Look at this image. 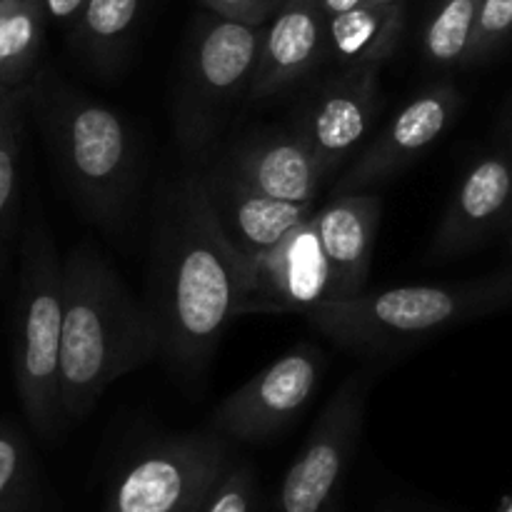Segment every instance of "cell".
Segmentation results:
<instances>
[{
	"instance_id": "6da1fadb",
	"label": "cell",
	"mask_w": 512,
	"mask_h": 512,
	"mask_svg": "<svg viewBox=\"0 0 512 512\" xmlns=\"http://www.w3.org/2000/svg\"><path fill=\"white\" fill-rule=\"evenodd\" d=\"M145 305L158 328L160 358L180 383L198 388L225 330L243 315L238 253L198 173L175 180L155 208Z\"/></svg>"
},
{
	"instance_id": "7a4b0ae2",
	"label": "cell",
	"mask_w": 512,
	"mask_h": 512,
	"mask_svg": "<svg viewBox=\"0 0 512 512\" xmlns=\"http://www.w3.org/2000/svg\"><path fill=\"white\" fill-rule=\"evenodd\" d=\"M63 293L60 405L65 420H83L115 380L160 355V338L148 305L93 245L63 258Z\"/></svg>"
},
{
	"instance_id": "3957f363",
	"label": "cell",
	"mask_w": 512,
	"mask_h": 512,
	"mask_svg": "<svg viewBox=\"0 0 512 512\" xmlns=\"http://www.w3.org/2000/svg\"><path fill=\"white\" fill-rule=\"evenodd\" d=\"M30 113L80 213L105 228H120L143 183L145 155L133 125L43 70L30 85Z\"/></svg>"
},
{
	"instance_id": "277c9868",
	"label": "cell",
	"mask_w": 512,
	"mask_h": 512,
	"mask_svg": "<svg viewBox=\"0 0 512 512\" xmlns=\"http://www.w3.org/2000/svg\"><path fill=\"white\" fill-rule=\"evenodd\" d=\"M508 305H512V270L468 283L403 285L325 300L305 315L340 348L378 353L485 318Z\"/></svg>"
},
{
	"instance_id": "5b68a950",
	"label": "cell",
	"mask_w": 512,
	"mask_h": 512,
	"mask_svg": "<svg viewBox=\"0 0 512 512\" xmlns=\"http://www.w3.org/2000/svg\"><path fill=\"white\" fill-rule=\"evenodd\" d=\"M63 258L38 213L20 235L13 323V380L30 428L53 438L65 423L60 405Z\"/></svg>"
},
{
	"instance_id": "8992f818",
	"label": "cell",
	"mask_w": 512,
	"mask_h": 512,
	"mask_svg": "<svg viewBox=\"0 0 512 512\" xmlns=\"http://www.w3.org/2000/svg\"><path fill=\"white\" fill-rule=\"evenodd\" d=\"M265 25L240 23L210 13L188 40L175 90V135L188 153H200L230 118L235 105L250 98Z\"/></svg>"
},
{
	"instance_id": "52a82bcc",
	"label": "cell",
	"mask_w": 512,
	"mask_h": 512,
	"mask_svg": "<svg viewBox=\"0 0 512 512\" xmlns=\"http://www.w3.org/2000/svg\"><path fill=\"white\" fill-rule=\"evenodd\" d=\"M230 468L233 450L215 430L153 440L120 470L105 512H200Z\"/></svg>"
},
{
	"instance_id": "ba28073f",
	"label": "cell",
	"mask_w": 512,
	"mask_h": 512,
	"mask_svg": "<svg viewBox=\"0 0 512 512\" xmlns=\"http://www.w3.org/2000/svg\"><path fill=\"white\" fill-rule=\"evenodd\" d=\"M373 373H353L315 420L308 440L285 473L275 498V512H335L365 423Z\"/></svg>"
},
{
	"instance_id": "9c48e42d",
	"label": "cell",
	"mask_w": 512,
	"mask_h": 512,
	"mask_svg": "<svg viewBox=\"0 0 512 512\" xmlns=\"http://www.w3.org/2000/svg\"><path fill=\"white\" fill-rule=\"evenodd\" d=\"M325 358L315 345L290 348L230 393L210 415V428L240 443H260L288 428L323 378Z\"/></svg>"
},
{
	"instance_id": "30bf717a",
	"label": "cell",
	"mask_w": 512,
	"mask_h": 512,
	"mask_svg": "<svg viewBox=\"0 0 512 512\" xmlns=\"http://www.w3.org/2000/svg\"><path fill=\"white\" fill-rule=\"evenodd\" d=\"M238 263L243 275V315L310 313L315 305L333 300L330 265L313 218L273 248L238 253Z\"/></svg>"
},
{
	"instance_id": "8fae6325",
	"label": "cell",
	"mask_w": 512,
	"mask_h": 512,
	"mask_svg": "<svg viewBox=\"0 0 512 512\" xmlns=\"http://www.w3.org/2000/svg\"><path fill=\"white\" fill-rule=\"evenodd\" d=\"M383 105L380 68H340L305 98L293 128L308 140L313 153L333 178L365 143Z\"/></svg>"
},
{
	"instance_id": "7c38bea8",
	"label": "cell",
	"mask_w": 512,
	"mask_h": 512,
	"mask_svg": "<svg viewBox=\"0 0 512 512\" xmlns=\"http://www.w3.org/2000/svg\"><path fill=\"white\" fill-rule=\"evenodd\" d=\"M460 108L463 95L453 83H435L415 93L375 135L373 143L360 150L353 165L335 183L333 195L360 193L393 178L448 133Z\"/></svg>"
},
{
	"instance_id": "4fadbf2b",
	"label": "cell",
	"mask_w": 512,
	"mask_h": 512,
	"mask_svg": "<svg viewBox=\"0 0 512 512\" xmlns=\"http://www.w3.org/2000/svg\"><path fill=\"white\" fill-rule=\"evenodd\" d=\"M512 223V143L475 160L460 180L428 255L450 260Z\"/></svg>"
},
{
	"instance_id": "5bb4252c",
	"label": "cell",
	"mask_w": 512,
	"mask_h": 512,
	"mask_svg": "<svg viewBox=\"0 0 512 512\" xmlns=\"http://www.w3.org/2000/svg\"><path fill=\"white\" fill-rule=\"evenodd\" d=\"M230 175L288 203H315L330 173L295 128H265L245 135L218 160Z\"/></svg>"
},
{
	"instance_id": "9a60e30c",
	"label": "cell",
	"mask_w": 512,
	"mask_h": 512,
	"mask_svg": "<svg viewBox=\"0 0 512 512\" xmlns=\"http://www.w3.org/2000/svg\"><path fill=\"white\" fill-rule=\"evenodd\" d=\"M198 178L220 230L238 253L273 248L318 210L315 203H288L265 195L263 190L230 175L218 163L200 170Z\"/></svg>"
},
{
	"instance_id": "2e32d148",
	"label": "cell",
	"mask_w": 512,
	"mask_h": 512,
	"mask_svg": "<svg viewBox=\"0 0 512 512\" xmlns=\"http://www.w3.org/2000/svg\"><path fill=\"white\" fill-rule=\"evenodd\" d=\"M328 58V15L320 0H285L265 23L250 98L268 100L293 88Z\"/></svg>"
},
{
	"instance_id": "e0dca14e",
	"label": "cell",
	"mask_w": 512,
	"mask_h": 512,
	"mask_svg": "<svg viewBox=\"0 0 512 512\" xmlns=\"http://www.w3.org/2000/svg\"><path fill=\"white\" fill-rule=\"evenodd\" d=\"M383 203L373 193H338L313 220L333 278V300L363 293L373 263Z\"/></svg>"
},
{
	"instance_id": "ac0fdd59",
	"label": "cell",
	"mask_w": 512,
	"mask_h": 512,
	"mask_svg": "<svg viewBox=\"0 0 512 512\" xmlns=\"http://www.w3.org/2000/svg\"><path fill=\"white\" fill-rule=\"evenodd\" d=\"M405 33V0L368 5L328 18V53L340 68L383 65Z\"/></svg>"
},
{
	"instance_id": "d6986e66",
	"label": "cell",
	"mask_w": 512,
	"mask_h": 512,
	"mask_svg": "<svg viewBox=\"0 0 512 512\" xmlns=\"http://www.w3.org/2000/svg\"><path fill=\"white\" fill-rule=\"evenodd\" d=\"M148 0H88L70 28L73 48L95 73L110 75L123 65Z\"/></svg>"
},
{
	"instance_id": "ffe728a7",
	"label": "cell",
	"mask_w": 512,
	"mask_h": 512,
	"mask_svg": "<svg viewBox=\"0 0 512 512\" xmlns=\"http://www.w3.org/2000/svg\"><path fill=\"white\" fill-rule=\"evenodd\" d=\"M28 113L30 85L28 88L0 85V283L13 255L20 223V163H23Z\"/></svg>"
},
{
	"instance_id": "44dd1931",
	"label": "cell",
	"mask_w": 512,
	"mask_h": 512,
	"mask_svg": "<svg viewBox=\"0 0 512 512\" xmlns=\"http://www.w3.org/2000/svg\"><path fill=\"white\" fill-rule=\"evenodd\" d=\"M48 13L43 0H0V85L28 88L40 73Z\"/></svg>"
},
{
	"instance_id": "7402d4cb",
	"label": "cell",
	"mask_w": 512,
	"mask_h": 512,
	"mask_svg": "<svg viewBox=\"0 0 512 512\" xmlns=\"http://www.w3.org/2000/svg\"><path fill=\"white\" fill-rule=\"evenodd\" d=\"M483 0H440L423 33L425 58L440 68L465 65Z\"/></svg>"
},
{
	"instance_id": "603a6c76",
	"label": "cell",
	"mask_w": 512,
	"mask_h": 512,
	"mask_svg": "<svg viewBox=\"0 0 512 512\" xmlns=\"http://www.w3.org/2000/svg\"><path fill=\"white\" fill-rule=\"evenodd\" d=\"M30 493V453L23 435L0 423V512H25Z\"/></svg>"
},
{
	"instance_id": "cb8c5ba5",
	"label": "cell",
	"mask_w": 512,
	"mask_h": 512,
	"mask_svg": "<svg viewBox=\"0 0 512 512\" xmlns=\"http://www.w3.org/2000/svg\"><path fill=\"white\" fill-rule=\"evenodd\" d=\"M512 38V0H483L480 3L478 23H475L473 40H470L465 65H475L488 60L500 45Z\"/></svg>"
},
{
	"instance_id": "d4e9b609",
	"label": "cell",
	"mask_w": 512,
	"mask_h": 512,
	"mask_svg": "<svg viewBox=\"0 0 512 512\" xmlns=\"http://www.w3.org/2000/svg\"><path fill=\"white\" fill-rule=\"evenodd\" d=\"M255 475L248 465H233L220 480L218 488L205 500L200 512H253Z\"/></svg>"
},
{
	"instance_id": "484cf974",
	"label": "cell",
	"mask_w": 512,
	"mask_h": 512,
	"mask_svg": "<svg viewBox=\"0 0 512 512\" xmlns=\"http://www.w3.org/2000/svg\"><path fill=\"white\" fill-rule=\"evenodd\" d=\"M210 13L223 15V18L240 20L250 25H265L285 0H200Z\"/></svg>"
},
{
	"instance_id": "4316f807",
	"label": "cell",
	"mask_w": 512,
	"mask_h": 512,
	"mask_svg": "<svg viewBox=\"0 0 512 512\" xmlns=\"http://www.w3.org/2000/svg\"><path fill=\"white\" fill-rule=\"evenodd\" d=\"M43 5L50 23L63 25V28H73L75 20L80 18L83 8L88 5V0H43Z\"/></svg>"
},
{
	"instance_id": "83f0119b",
	"label": "cell",
	"mask_w": 512,
	"mask_h": 512,
	"mask_svg": "<svg viewBox=\"0 0 512 512\" xmlns=\"http://www.w3.org/2000/svg\"><path fill=\"white\" fill-rule=\"evenodd\" d=\"M380 3H395V0H320L323 5L325 15H340L348 13V10H358V8H368V5H380Z\"/></svg>"
},
{
	"instance_id": "f1b7e54d",
	"label": "cell",
	"mask_w": 512,
	"mask_h": 512,
	"mask_svg": "<svg viewBox=\"0 0 512 512\" xmlns=\"http://www.w3.org/2000/svg\"><path fill=\"white\" fill-rule=\"evenodd\" d=\"M510 250H512V223H510Z\"/></svg>"
},
{
	"instance_id": "f546056e",
	"label": "cell",
	"mask_w": 512,
	"mask_h": 512,
	"mask_svg": "<svg viewBox=\"0 0 512 512\" xmlns=\"http://www.w3.org/2000/svg\"><path fill=\"white\" fill-rule=\"evenodd\" d=\"M503 512H512V503L508 505V508H503Z\"/></svg>"
}]
</instances>
